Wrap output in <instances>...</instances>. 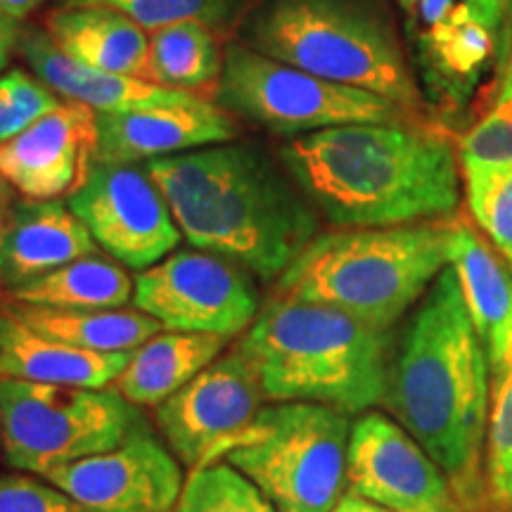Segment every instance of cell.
I'll return each mask as SVG.
<instances>
[{
  "mask_svg": "<svg viewBox=\"0 0 512 512\" xmlns=\"http://www.w3.org/2000/svg\"><path fill=\"white\" fill-rule=\"evenodd\" d=\"M67 204L95 245L136 271L159 264L181 245L183 233L162 190L136 164L93 162Z\"/></svg>",
  "mask_w": 512,
  "mask_h": 512,
  "instance_id": "cell-12",
  "label": "cell"
},
{
  "mask_svg": "<svg viewBox=\"0 0 512 512\" xmlns=\"http://www.w3.org/2000/svg\"><path fill=\"white\" fill-rule=\"evenodd\" d=\"M12 195L8 190V183L0 178V247H3V235H5V226H8V216L12 209ZM0 285H3V278H0Z\"/></svg>",
  "mask_w": 512,
  "mask_h": 512,
  "instance_id": "cell-37",
  "label": "cell"
},
{
  "mask_svg": "<svg viewBox=\"0 0 512 512\" xmlns=\"http://www.w3.org/2000/svg\"><path fill=\"white\" fill-rule=\"evenodd\" d=\"M145 420L117 387L22 382L0 377V439L19 472L46 477L55 467L112 451Z\"/></svg>",
  "mask_w": 512,
  "mask_h": 512,
  "instance_id": "cell-9",
  "label": "cell"
},
{
  "mask_svg": "<svg viewBox=\"0 0 512 512\" xmlns=\"http://www.w3.org/2000/svg\"><path fill=\"white\" fill-rule=\"evenodd\" d=\"M223 57L216 31L207 24L176 22L150 31V67L147 79L159 86L178 88V91H197V88L219 86L223 72Z\"/></svg>",
  "mask_w": 512,
  "mask_h": 512,
  "instance_id": "cell-26",
  "label": "cell"
},
{
  "mask_svg": "<svg viewBox=\"0 0 512 512\" xmlns=\"http://www.w3.org/2000/svg\"><path fill=\"white\" fill-rule=\"evenodd\" d=\"M43 0H0V12L8 17H15L22 22L29 12H34Z\"/></svg>",
  "mask_w": 512,
  "mask_h": 512,
  "instance_id": "cell-36",
  "label": "cell"
},
{
  "mask_svg": "<svg viewBox=\"0 0 512 512\" xmlns=\"http://www.w3.org/2000/svg\"><path fill=\"white\" fill-rule=\"evenodd\" d=\"M460 171L512 166V55L486 112L456 143Z\"/></svg>",
  "mask_w": 512,
  "mask_h": 512,
  "instance_id": "cell-29",
  "label": "cell"
},
{
  "mask_svg": "<svg viewBox=\"0 0 512 512\" xmlns=\"http://www.w3.org/2000/svg\"><path fill=\"white\" fill-rule=\"evenodd\" d=\"M46 31L64 55L86 67L147 79L150 31L124 12L105 5L55 8Z\"/></svg>",
  "mask_w": 512,
  "mask_h": 512,
  "instance_id": "cell-22",
  "label": "cell"
},
{
  "mask_svg": "<svg viewBox=\"0 0 512 512\" xmlns=\"http://www.w3.org/2000/svg\"><path fill=\"white\" fill-rule=\"evenodd\" d=\"M266 399L309 401L347 415L387 399L392 330L335 306L275 297L240 339Z\"/></svg>",
  "mask_w": 512,
  "mask_h": 512,
  "instance_id": "cell-4",
  "label": "cell"
},
{
  "mask_svg": "<svg viewBox=\"0 0 512 512\" xmlns=\"http://www.w3.org/2000/svg\"><path fill=\"white\" fill-rule=\"evenodd\" d=\"M216 93L226 112L294 138L349 124L420 121L382 95L325 81L247 43L226 48Z\"/></svg>",
  "mask_w": 512,
  "mask_h": 512,
  "instance_id": "cell-10",
  "label": "cell"
},
{
  "mask_svg": "<svg viewBox=\"0 0 512 512\" xmlns=\"http://www.w3.org/2000/svg\"><path fill=\"white\" fill-rule=\"evenodd\" d=\"M105 5L136 19L147 31H157L176 22H202L214 31H226L245 15L247 0H57V8Z\"/></svg>",
  "mask_w": 512,
  "mask_h": 512,
  "instance_id": "cell-28",
  "label": "cell"
},
{
  "mask_svg": "<svg viewBox=\"0 0 512 512\" xmlns=\"http://www.w3.org/2000/svg\"><path fill=\"white\" fill-rule=\"evenodd\" d=\"M384 401L446 472L467 512H484L489 358L451 266L439 273L403 332Z\"/></svg>",
  "mask_w": 512,
  "mask_h": 512,
  "instance_id": "cell-2",
  "label": "cell"
},
{
  "mask_svg": "<svg viewBox=\"0 0 512 512\" xmlns=\"http://www.w3.org/2000/svg\"><path fill=\"white\" fill-rule=\"evenodd\" d=\"M133 304L171 332L235 337L259 316L254 275L202 249H178L133 278Z\"/></svg>",
  "mask_w": 512,
  "mask_h": 512,
  "instance_id": "cell-11",
  "label": "cell"
},
{
  "mask_svg": "<svg viewBox=\"0 0 512 512\" xmlns=\"http://www.w3.org/2000/svg\"><path fill=\"white\" fill-rule=\"evenodd\" d=\"M512 363V323H510V332H508V344H505V356H503V366H501V370L505 368V366H510ZM501 370H498V373H501ZM496 373V375H498Z\"/></svg>",
  "mask_w": 512,
  "mask_h": 512,
  "instance_id": "cell-38",
  "label": "cell"
},
{
  "mask_svg": "<svg viewBox=\"0 0 512 512\" xmlns=\"http://www.w3.org/2000/svg\"><path fill=\"white\" fill-rule=\"evenodd\" d=\"M41 335L95 354H121L162 332V323L133 309H53L10 299L0 304Z\"/></svg>",
  "mask_w": 512,
  "mask_h": 512,
  "instance_id": "cell-24",
  "label": "cell"
},
{
  "mask_svg": "<svg viewBox=\"0 0 512 512\" xmlns=\"http://www.w3.org/2000/svg\"><path fill=\"white\" fill-rule=\"evenodd\" d=\"M128 356L131 351L95 354L69 347L0 309V377L8 380L102 389L114 384Z\"/></svg>",
  "mask_w": 512,
  "mask_h": 512,
  "instance_id": "cell-20",
  "label": "cell"
},
{
  "mask_svg": "<svg viewBox=\"0 0 512 512\" xmlns=\"http://www.w3.org/2000/svg\"><path fill=\"white\" fill-rule=\"evenodd\" d=\"M62 102L43 81L12 69L0 76V143L19 136L22 131L57 110Z\"/></svg>",
  "mask_w": 512,
  "mask_h": 512,
  "instance_id": "cell-32",
  "label": "cell"
},
{
  "mask_svg": "<svg viewBox=\"0 0 512 512\" xmlns=\"http://www.w3.org/2000/svg\"><path fill=\"white\" fill-rule=\"evenodd\" d=\"M413 69L446 121L494 100L512 55V0H396Z\"/></svg>",
  "mask_w": 512,
  "mask_h": 512,
  "instance_id": "cell-8",
  "label": "cell"
},
{
  "mask_svg": "<svg viewBox=\"0 0 512 512\" xmlns=\"http://www.w3.org/2000/svg\"><path fill=\"white\" fill-rule=\"evenodd\" d=\"M494 512H512V508H494Z\"/></svg>",
  "mask_w": 512,
  "mask_h": 512,
  "instance_id": "cell-39",
  "label": "cell"
},
{
  "mask_svg": "<svg viewBox=\"0 0 512 512\" xmlns=\"http://www.w3.org/2000/svg\"><path fill=\"white\" fill-rule=\"evenodd\" d=\"M195 249L278 280L318 235V216L259 145L228 140L145 164Z\"/></svg>",
  "mask_w": 512,
  "mask_h": 512,
  "instance_id": "cell-3",
  "label": "cell"
},
{
  "mask_svg": "<svg viewBox=\"0 0 512 512\" xmlns=\"http://www.w3.org/2000/svg\"><path fill=\"white\" fill-rule=\"evenodd\" d=\"M347 486L389 512H467L430 453L382 413L351 425Z\"/></svg>",
  "mask_w": 512,
  "mask_h": 512,
  "instance_id": "cell-13",
  "label": "cell"
},
{
  "mask_svg": "<svg viewBox=\"0 0 512 512\" xmlns=\"http://www.w3.org/2000/svg\"><path fill=\"white\" fill-rule=\"evenodd\" d=\"M0 512H86L48 479L27 475L0 477Z\"/></svg>",
  "mask_w": 512,
  "mask_h": 512,
  "instance_id": "cell-33",
  "label": "cell"
},
{
  "mask_svg": "<svg viewBox=\"0 0 512 512\" xmlns=\"http://www.w3.org/2000/svg\"><path fill=\"white\" fill-rule=\"evenodd\" d=\"M226 344L228 337L202 332H157L131 351L114 387L133 406L157 408L214 363Z\"/></svg>",
  "mask_w": 512,
  "mask_h": 512,
  "instance_id": "cell-23",
  "label": "cell"
},
{
  "mask_svg": "<svg viewBox=\"0 0 512 512\" xmlns=\"http://www.w3.org/2000/svg\"><path fill=\"white\" fill-rule=\"evenodd\" d=\"M467 207L512 268V166L463 171Z\"/></svg>",
  "mask_w": 512,
  "mask_h": 512,
  "instance_id": "cell-31",
  "label": "cell"
},
{
  "mask_svg": "<svg viewBox=\"0 0 512 512\" xmlns=\"http://www.w3.org/2000/svg\"><path fill=\"white\" fill-rule=\"evenodd\" d=\"M133 297V280L119 261L91 254L10 290V299L53 309H121Z\"/></svg>",
  "mask_w": 512,
  "mask_h": 512,
  "instance_id": "cell-25",
  "label": "cell"
},
{
  "mask_svg": "<svg viewBox=\"0 0 512 512\" xmlns=\"http://www.w3.org/2000/svg\"><path fill=\"white\" fill-rule=\"evenodd\" d=\"M486 510L512 505V363L494 375V403L486 427Z\"/></svg>",
  "mask_w": 512,
  "mask_h": 512,
  "instance_id": "cell-30",
  "label": "cell"
},
{
  "mask_svg": "<svg viewBox=\"0 0 512 512\" xmlns=\"http://www.w3.org/2000/svg\"><path fill=\"white\" fill-rule=\"evenodd\" d=\"M510 508H512V505H510Z\"/></svg>",
  "mask_w": 512,
  "mask_h": 512,
  "instance_id": "cell-41",
  "label": "cell"
},
{
  "mask_svg": "<svg viewBox=\"0 0 512 512\" xmlns=\"http://www.w3.org/2000/svg\"><path fill=\"white\" fill-rule=\"evenodd\" d=\"M453 219L316 235L275 283L278 297L347 311L380 330L425 297L451 261Z\"/></svg>",
  "mask_w": 512,
  "mask_h": 512,
  "instance_id": "cell-5",
  "label": "cell"
},
{
  "mask_svg": "<svg viewBox=\"0 0 512 512\" xmlns=\"http://www.w3.org/2000/svg\"><path fill=\"white\" fill-rule=\"evenodd\" d=\"M330 512H389V510L373 501H368V498L354 494V491H347V494H342V498H339L335 508Z\"/></svg>",
  "mask_w": 512,
  "mask_h": 512,
  "instance_id": "cell-35",
  "label": "cell"
},
{
  "mask_svg": "<svg viewBox=\"0 0 512 512\" xmlns=\"http://www.w3.org/2000/svg\"><path fill=\"white\" fill-rule=\"evenodd\" d=\"M93 147L95 112L67 100L27 131L0 143V178L29 200H57L86 178Z\"/></svg>",
  "mask_w": 512,
  "mask_h": 512,
  "instance_id": "cell-16",
  "label": "cell"
},
{
  "mask_svg": "<svg viewBox=\"0 0 512 512\" xmlns=\"http://www.w3.org/2000/svg\"><path fill=\"white\" fill-rule=\"evenodd\" d=\"M467 313L482 339L491 373L503 366L512 323V273L482 235L463 219H453L451 261Z\"/></svg>",
  "mask_w": 512,
  "mask_h": 512,
  "instance_id": "cell-21",
  "label": "cell"
},
{
  "mask_svg": "<svg viewBox=\"0 0 512 512\" xmlns=\"http://www.w3.org/2000/svg\"><path fill=\"white\" fill-rule=\"evenodd\" d=\"M176 512H278L252 479L226 460L200 465L185 479Z\"/></svg>",
  "mask_w": 512,
  "mask_h": 512,
  "instance_id": "cell-27",
  "label": "cell"
},
{
  "mask_svg": "<svg viewBox=\"0 0 512 512\" xmlns=\"http://www.w3.org/2000/svg\"><path fill=\"white\" fill-rule=\"evenodd\" d=\"M266 394L249 356L235 344L155 408L159 432L181 465L195 470L221 441L245 430Z\"/></svg>",
  "mask_w": 512,
  "mask_h": 512,
  "instance_id": "cell-14",
  "label": "cell"
},
{
  "mask_svg": "<svg viewBox=\"0 0 512 512\" xmlns=\"http://www.w3.org/2000/svg\"><path fill=\"white\" fill-rule=\"evenodd\" d=\"M235 138L238 126L230 114L204 98L190 105L95 112L93 162L147 164Z\"/></svg>",
  "mask_w": 512,
  "mask_h": 512,
  "instance_id": "cell-17",
  "label": "cell"
},
{
  "mask_svg": "<svg viewBox=\"0 0 512 512\" xmlns=\"http://www.w3.org/2000/svg\"><path fill=\"white\" fill-rule=\"evenodd\" d=\"M0 444H3V439H0Z\"/></svg>",
  "mask_w": 512,
  "mask_h": 512,
  "instance_id": "cell-40",
  "label": "cell"
},
{
  "mask_svg": "<svg viewBox=\"0 0 512 512\" xmlns=\"http://www.w3.org/2000/svg\"><path fill=\"white\" fill-rule=\"evenodd\" d=\"M17 50L34 69L36 79L46 83L50 91L60 93L64 100L91 107L93 112L150 110V107L190 105L200 100V95L159 86L155 81L86 67L64 55L41 27H24Z\"/></svg>",
  "mask_w": 512,
  "mask_h": 512,
  "instance_id": "cell-18",
  "label": "cell"
},
{
  "mask_svg": "<svg viewBox=\"0 0 512 512\" xmlns=\"http://www.w3.org/2000/svg\"><path fill=\"white\" fill-rule=\"evenodd\" d=\"M245 43L325 81L382 95L418 119L425 110L413 62L377 0H261Z\"/></svg>",
  "mask_w": 512,
  "mask_h": 512,
  "instance_id": "cell-6",
  "label": "cell"
},
{
  "mask_svg": "<svg viewBox=\"0 0 512 512\" xmlns=\"http://www.w3.org/2000/svg\"><path fill=\"white\" fill-rule=\"evenodd\" d=\"M349 437L347 413L323 403L283 401L261 408L200 465L226 460L278 512H330L347 486Z\"/></svg>",
  "mask_w": 512,
  "mask_h": 512,
  "instance_id": "cell-7",
  "label": "cell"
},
{
  "mask_svg": "<svg viewBox=\"0 0 512 512\" xmlns=\"http://www.w3.org/2000/svg\"><path fill=\"white\" fill-rule=\"evenodd\" d=\"M280 164L339 228H387L451 216L460 200L453 140L422 121L349 124L292 138Z\"/></svg>",
  "mask_w": 512,
  "mask_h": 512,
  "instance_id": "cell-1",
  "label": "cell"
},
{
  "mask_svg": "<svg viewBox=\"0 0 512 512\" xmlns=\"http://www.w3.org/2000/svg\"><path fill=\"white\" fill-rule=\"evenodd\" d=\"M46 479L86 512H176L183 470L147 425L112 451L55 467Z\"/></svg>",
  "mask_w": 512,
  "mask_h": 512,
  "instance_id": "cell-15",
  "label": "cell"
},
{
  "mask_svg": "<svg viewBox=\"0 0 512 512\" xmlns=\"http://www.w3.org/2000/svg\"><path fill=\"white\" fill-rule=\"evenodd\" d=\"M91 254H98V245L69 204L24 197L10 209L0 247V278L15 290Z\"/></svg>",
  "mask_w": 512,
  "mask_h": 512,
  "instance_id": "cell-19",
  "label": "cell"
},
{
  "mask_svg": "<svg viewBox=\"0 0 512 512\" xmlns=\"http://www.w3.org/2000/svg\"><path fill=\"white\" fill-rule=\"evenodd\" d=\"M22 22L0 12V72L8 67L12 50L17 48L19 36H22Z\"/></svg>",
  "mask_w": 512,
  "mask_h": 512,
  "instance_id": "cell-34",
  "label": "cell"
}]
</instances>
